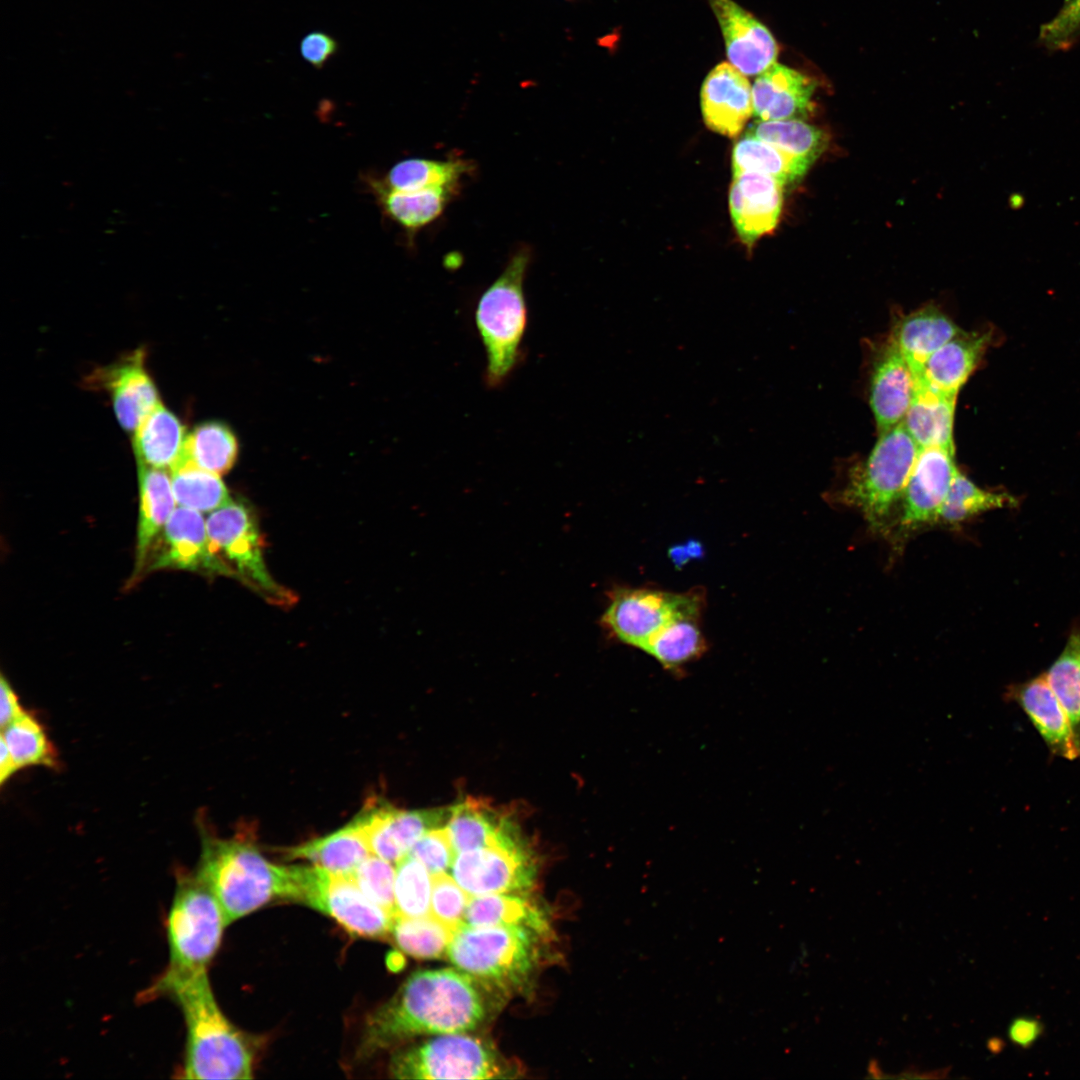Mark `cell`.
Here are the masks:
<instances>
[{"label":"cell","mask_w":1080,"mask_h":1080,"mask_svg":"<svg viewBox=\"0 0 1080 1080\" xmlns=\"http://www.w3.org/2000/svg\"><path fill=\"white\" fill-rule=\"evenodd\" d=\"M171 471L172 489L179 506L212 512L231 501L219 475L179 460Z\"/></svg>","instance_id":"cell-35"},{"label":"cell","mask_w":1080,"mask_h":1080,"mask_svg":"<svg viewBox=\"0 0 1080 1080\" xmlns=\"http://www.w3.org/2000/svg\"><path fill=\"white\" fill-rule=\"evenodd\" d=\"M810 166L808 161L748 134L733 148V174L755 171L772 176L786 185L800 180Z\"/></svg>","instance_id":"cell-33"},{"label":"cell","mask_w":1080,"mask_h":1080,"mask_svg":"<svg viewBox=\"0 0 1080 1080\" xmlns=\"http://www.w3.org/2000/svg\"><path fill=\"white\" fill-rule=\"evenodd\" d=\"M0 724L1 729L19 717L25 710L21 706L18 696L6 678L2 675L0 681Z\"/></svg>","instance_id":"cell-48"},{"label":"cell","mask_w":1080,"mask_h":1080,"mask_svg":"<svg viewBox=\"0 0 1080 1080\" xmlns=\"http://www.w3.org/2000/svg\"><path fill=\"white\" fill-rule=\"evenodd\" d=\"M917 377L890 340L873 369L870 404L879 433L903 422L916 390Z\"/></svg>","instance_id":"cell-21"},{"label":"cell","mask_w":1080,"mask_h":1080,"mask_svg":"<svg viewBox=\"0 0 1080 1080\" xmlns=\"http://www.w3.org/2000/svg\"><path fill=\"white\" fill-rule=\"evenodd\" d=\"M195 873L218 900L228 925L271 901H295L294 865L274 864L240 838L202 830Z\"/></svg>","instance_id":"cell-3"},{"label":"cell","mask_w":1080,"mask_h":1080,"mask_svg":"<svg viewBox=\"0 0 1080 1080\" xmlns=\"http://www.w3.org/2000/svg\"><path fill=\"white\" fill-rule=\"evenodd\" d=\"M956 396L942 393L917 377L916 390L903 425L920 449L954 451L953 420Z\"/></svg>","instance_id":"cell-26"},{"label":"cell","mask_w":1080,"mask_h":1080,"mask_svg":"<svg viewBox=\"0 0 1080 1080\" xmlns=\"http://www.w3.org/2000/svg\"><path fill=\"white\" fill-rule=\"evenodd\" d=\"M186 436L181 421L160 402L135 429L138 465L171 470L183 454Z\"/></svg>","instance_id":"cell-30"},{"label":"cell","mask_w":1080,"mask_h":1080,"mask_svg":"<svg viewBox=\"0 0 1080 1080\" xmlns=\"http://www.w3.org/2000/svg\"><path fill=\"white\" fill-rule=\"evenodd\" d=\"M729 206L741 240L751 246L777 225L783 204V184L772 176L745 171L733 174Z\"/></svg>","instance_id":"cell-18"},{"label":"cell","mask_w":1080,"mask_h":1080,"mask_svg":"<svg viewBox=\"0 0 1080 1080\" xmlns=\"http://www.w3.org/2000/svg\"><path fill=\"white\" fill-rule=\"evenodd\" d=\"M392 864L371 854L349 875L370 900L395 918L396 868Z\"/></svg>","instance_id":"cell-43"},{"label":"cell","mask_w":1080,"mask_h":1080,"mask_svg":"<svg viewBox=\"0 0 1080 1080\" xmlns=\"http://www.w3.org/2000/svg\"><path fill=\"white\" fill-rule=\"evenodd\" d=\"M339 49L338 40L321 30L307 33L299 43L302 59L315 69H322L338 54Z\"/></svg>","instance_id":"cell-47"},{"label":"cell","mask_w":1080,"mask_h":1080,"mask_svg":"<svg viewBox=\"0 0 1080 1080\" xmlns=\"http://www.w3.org/2000/svg\"><path fill=\"white\" fill-rule=\"evenodd\" d=\"M919 451L900 423L880 434L864 463L853 472L842 498L862 513L873 531L890 529Z\"/></svg>","instance_id":"cell-6"},{"label":"cell","mask_w":1080,"mask_h":1080,"mask_svg":"<svg viewBox=\"0 0 1080 1080\" xmlns=\"http://www.w3.org/2000/svg\"><path fill=\"white\" fill-rule=\"evenodd\" d=\"M139 518L137 525L136 575L145 567L157 537L175 510L171 476L166 470L138 465Z\"/></svg>","instance_id":"cell-23"},{"label":"cell","mask_w":1080,"mask_h":1080,"mask_svg":"<svg viewBox=\"0 0 1080 1080\" xmlns=\"http://www.w3.org/2000/svg\"><path fill=\"white\" fill-rule=\"evenodd\" d=\"M174 568L234 575L209 546L206 521L193 509L175 508L162 532V544L149 570Z\"/></svg>","instance_id":"cell-17"},{"label":"cell","mask_w":1080,"mask_h":1080,"mask_svg":"<svg viewBox=\"0 0 1080 1080\" xmlns=\"http://www.w3.org/2000/svg\"><path fill=\"white\" fill-rule=\"evenodd\" d=\"M206 529L211 552L232 563L243 581L273 603L291 601L267 571L256 521L246 505L231 500L212 511Z\"/></svg>","instance_id":"cell-11"},{"label":"cell","mask_w":1080,"mask_h":1080,"mask_svg":"<svg viewBox=\"0 0 1080 1080\" xmlns=\"http://www.w3.org/2000/svg\"><path fill=\"white\" fill-rule=\"evenodd\" d=\"M371 851L358 815L338 830L284 850L287 859H302L341 874H351Z\"/></svg>","instance_id":"cell-24"},{"label":"cell","mask_w":1080,"mask_h":1080,"mask_svg":"<svg viewBox=\"0 0 1080 1080\" xmlns=\"http://www.w3.org/2000/svg\"><path fill=\"white\" fill-rule=\"evenodd\" d=\"M531 259V248L519 247L476 303L474 322L486 354L489 388L502 386L521 360L528 323L524 281Z\"/></svg>","instance_id":"cell-4"},{"label":"cell","mask_w":1080,"mask_h":1080,"mask_svg":"<svg viewBox=\"0 0 1080 1080\" xmlns=\"http://www.w3.org/2000/svg\"><path fill=\"white\" fill-rule=\"evenodd\" d=\"M1063 706L1080 753V631L1070 633L1062 652L1044 672Z\"/></svg>","instance_id":"cell-39"},{"label":"cell","mask_w":1080,"mask_h":1080,"mask_svg":"<svg viewBox=\"0 0 1080 1080\" xmlns=\"http://www.w3.org/2000/svg\"><path fill=\"white\" fill-rule=\"evenodd\" d=\"M1080 36V0H1066L1059 12L1040 27L1039 40L1049 48H1062Z\"/></svg>","instance_id":"cell-46"},{"label":"cell","mask_w":1080,"mask_h":1080,"mask_svg":"<svg viewBox=\"0 0 1080 1080\" xmlns=\"http://www.w3.org/2000/svg\"><path fill=\"white\" fill-rule=\"evenodd\" d=\"M601 626L614 638L644 650L649 640L675 617L702 611V592L671 593L650 588L616 587Z\"/></svg>","instance_id":"cell-10"},{"label":"cell","mask_w":1080,"mask_h":1080,"mask_svg":"<svg viewBox=\"0 0 1080 1080\" xmlns=\"http://www.w3.org/2000/svg\"><path fill=\"white\" fill-rule=\"evenodd\" d=\"M745 134L773 144L811 164L827 144L823 131L801 119L757 120L748 127Z\"/></svg>","instance_id":"cell-40"},{"label":"cell","mask_w":1080,"mask_h":1080,"mask_svg":"<svg viewBox=\"0 0 1080 1080\" xmlns=\"http://www.w3.org/2000/svg\"><path fill=\"white\" fill-rule=\"evenodd\" d=\"M432 877L430 915L455 932L464 924L470 895L446 872Z\"/></svg>","instance_id":"cell-44"},{"label":"cell","mask_w":1080,"mask_h":1080,"mask_svg":"<svg viewBox=\"0 0 1080 1080\" xmlns=\"http://www.w3.org/2000/svg\"><path fill=\"white\" fill-rule=\"evenodd\" d=\"M534 930L521 925H461L447 948L450 961L469 976L501 986L521 984L534 968Z\"/></svg>","instance_id":"cell-7"},{"label":"cell","mask_w":1080,"mask_h":1080,"mask_svg":"<svg viewBox=\"0 0 1080 1080\" xmlns=\"http://www.w3.org/2000/svg\"><path fill=\"white\" fill-rule=\"evenodd\" d=\"M449 814L450 809L401 810L375 799L358 816L371 853L397 863L426 832L447 824Z\"/></svg>","instance_id":"cell-14"},{"label":"cell","mask_w":1080,"mask_h":1080,"mask_svg":"<svg viewBox=\"0 0 1080 1080\" xmlns=\"http://www.w3.org/2000/svg\"><path fill=\"white\" fill-rule=\"evenodd\" d=\"M730 63L716 65L701 88V109L709 129L728 137L737 136L753 114L749 81Z\"/></svg>","instance_id":"cell-19"},{"label":"cell","mask_w":1080,"mask_h":1080,"mask_svg":"<svg viewBox=\"0 0 1080 1080\" xmlns=\"http://www.w3.org/2000/svg\"><path fill=\"white\" fill-rule=\"evenodd\" d=\"M5 742L17 769L29 766L58 767V756L40 721L24 711L1 729Z\"/></svg>","instance_id":"cell-37"},{"label":"cell","mask_w":1080,"mask_h":1080,"mask_svg":"<svg viewBox=\"0 0 1080 1080\" xmlns=\"http://www.w3.org/2000/svg\"><path fill=\"white\" fill-rule=\"evenodd\" d=\"M390 1072L398 1079H502L514 1071L487 1042L454 1033L397 1052Z\"/></svg>","instance_id":"cell-8"},{"label":"cell","mask_w":1080,"mask_h":1080,"mask_svg":"<svg viewBox=\"0 0 1080 1080\" xmlns=\"http://www.w3.org/2000/svg\"><path fill=\"white\" fill-rule=\"evenodd\" d=\"M989 336L986 334H965L954 337L926 361L922 373L918 376L932 388L957 396L976 368L986 347Z\"/></svg>","instance_id":"cell-27"},{"label":"cell","mask_w":1080,"mask_h":1080,"mask_svg":"<svg viewBox=\"0 0 1080 1080\" xmlns=\"http://www.w3.org/2000/svg\"><path fill=\"white\" fill-rule=\"evenodd\" d=\"M702 553V546L697 541H689L686 545L673 546L669 551L670 557L677 567L683 566L690 559L701 557Z\"/></svg>","instance_id":"cell-49"},{"label":"cell","mask_w":1080,"mask_h":1080,"mask_svg":"<svg viewBox=\"0 0 1080 1080\" xmlns=\"http://www.w3.org/2000/svg\"><path fill=\"white\" fill-rule=\"evenodd\" d=\"M446 826L456 854L519 835L517 827L507 816L474 799H467L451 808Z\"/></svg>","instance_id":"cell-28"},{"label":"cell","mask_w":1080,"mask_h":1080,"mask_svg":"<svg viewBox=\"0 0 1080 1080\" xmlns=\"http://www.w3.org/2000/svg\"><path fill=\"white\" fill-rule=\"evenodd\" d=\"M1012 495L984 490L957 470L948 494L939 510L937 523L958 526L984 512L1014 507Z\"/></svg>","instance_id":"cell-36"},{"label":"cell","mask_w":1080,"mask_h":1080,"mask_svg":"<svg viewBox=\"0 0 1080 1080\" xmlns=\"http://www.w3.org/2000/svg\"><path fill=\"white\" fill-rule=\"evenodd\" d=\"M485 1016L483 997L468 974L449 968L418 971L368 1017L360 1056L419 1035L473 1030Z\"/></svg>","instance_id":"cell-1"},{"label":"cell","mask_w":1080,"mask_h":1080,"mask_svg":"<svg viewBox=\"0 0 1080 1080\" xmlns=\"http://www.w3.org/2000/svg\"><path fill=\"white\" fill-rule=\"evenodd\" d=\"M450 871L470 896L526 891L535 878L534 863L520 835L457 853Z\"/></svg>","instance_id":"cell-12"},{"label":"cell","mask_w":1080,"mask_h":1080,"mask_svg":"<svg viewBox=\"0 0 1080 1080\" xmlns=\"http://www.w3.org/2000/svg\"><path fill=\"white\" fill-rule=\"evenodd\" d=\"M17 771H18V769L14 764V761H13V759L11 757V754H10L5 742L1 739V745H0V784L3 786L6 783V781H8Z\"/></svg>","instance_id":"cell-50"},{"label":"cell","mask_w":1080,"mask_h":1080,"mask_svg":"<svg viewBox=\"0 0 1080 1080\" xmlns=\"http://www.w3.org/2000/svg\"><path fill=\"white\" fill-rule=\"evenodd\" d=\"M227 926L218 900L196 873L177 871L175 892L166 920L168 964L148 988H158L207 971Z\"/></svg>","instance_id":"cell-5"},{"label":"cell","mask_w":1080,"mask_h":1080,"mask_svg":"<svg viewBox=\"0 0 1080 1080\" xmlns=\"http://www.w3.org/2000/svg\"><path fill=\"white\" fill-rule=\"evenodd\" d=\"M962 332L940 310L925 307L903 317L895 327L891 341L918 377L929 357Z\"/></svg>","instance_id":"cell-25"},{"label":"cell","mask_w":1080,"mask_h":1080,"mask_svg":"<svg viewBox=\"0 0 1080 1080\" xmlns=\"http://www.w3.org/2000/svg\"><path fill=\"white\" fill-rule=\"evenodd\" d=\"M174 1000L182 1012L186 1043L180 1077L194 1080L251 1079L254 1053L246 1036L220 1009L207 971L147 989L143 999Z\"/></svg>","instance_id":"cell-2"},{"label":"cell","mask_w":1080,"mask_h":1080,"mask_svg":"<svg viewBox=\"0 0 1080 1080\" xmlns=\"http://www.w3.org/2000/svg\"><path fill=\"white\" fill-rule=\"evenodd\" d=\"M700 616V612H693L675 617L649 640L643 651L665 670L681 674L686 664L695 661L707 650V642L699 625Z\"/></svg>","instance_id":"cell-32"},{"label":"cell","mask_w":1080,"mask_h":1080,"mask_svg":"<svg viewBox=\"0 0 1080 1080\" xmlns=\"http://www.w3.org/2000/svg\"><path fill=\"white\" fill-rule=\"evenodd\" d=\"M464 923L470 926L521 925L543 931L545 921L526 900L505 893L472 896Z\"/></svg>","instance_id":"cell-38"},{"label":"cell","mask_w":1080,"mask_h":1080,"mask_svg":"<svg viewBox=\"0 0 1080 1080\" xmlns=\"http://www.w3.org/2000/svg\"><path fill=\"white\" fill-rule=\"evenodd\" d=\"M295 902L336 920L349 932L368 938L391 934L394 917L370 900L349 874L318 866H295Z\"/></svg>","instance_id":"cell-9"},{"label":"cell","mask_w":1080,"mask_h":1080,"mask_svg":"<svg viewBox=\"0 0 1080 1080\" xmlns=\"http://www.w3.org/2000/svg\"><path fill=\"white\" fill-rule=\"evenodd\" d=\"M1003 697L1021 708L1052 756L1080 759L1069 718L1045 673L1009 685Z\"/></svg>","instance_id":"cell-15"},{"label":"cell","mask_w":1080,"mask_h":1080,"mask_svg":"<svg viewBox=\"0 0 1080 1080\" xmlns=\"http://www.w3.org/2000/svg\"><path fill=\"white\" fill-rule=\"evenodd\" d=\"M454 932L432 915L394 918L391 935L398 947L407 954L430 959L440 957L451 942Z\"/></svg>","instance_id":"cell-41"},{"label":"cell","mask_w":1080,"mask_h":1080,"mask_svg":"<svg viewBox=\"0 0 1080 1080\" xmlns=\"http://www.w3.org/2000/svg\"><path fill=\"white\" fill-rule=\"evenodd\" d=\"M472 170V163L461 158H409L397 162L378 181L396 191L445 189L458 193L463 178Z\"/></svg>","instance_id":"cell-31"},{"label":"cell","mask_w":1080,"mask_h":1080,"mask_svg":"<svg viewBox=\"0 0 1080 1080\" xmlns=\"http://www.w3.org/2000/svg\"><path fill=\"white\" fill-rule=\"evenodd\" d=\"M957 470L953 450L937 446L920 449L900 501V534L937 523Z\"/></svg>","instance_id":"cell-13"},{"label":"cell","mask_w":1080,"mask_h":1080,"mask_svg":"<svg viewBox=\"0 0 1080 1080\" xmlns=\"http://www.w3.org/2000/svg\"><path fill=\"white\" fill-rule=\"evenodd\" d=\"M433 877L426 867L406 855L396 863L395 918L430 914Z\"/></svg>","instance_id":"cell-42"},{"label":"cell","mask_w":1080,"mask_h":1080,"mask_svg":"<svg viewBox=\"0 0 1080 1080\" xmlns=\"http://www.w3.org/2000/svg\"><path fill=\"white\" fill-rule=\"evenodd\" d=\"M815 87L806 75L774 63L753 83V114L762 121L801 119L809 111Z\"/></svg>","instance_id":"cell-22"},{"label":"cell","mask_w":1080,"mask_h":1080,"mask_svg":"<svg viewBox=\"0 0 1080 1080\" xmlns=\"http://www.w3.org/2000/svg\"><path fill=\"white\" fill-rule=\"evenodd\" d=\"M238 452V441L230 427L218 421H208L197 425L187 434L179 460L221 476L233 467Z\"/></svg>","instance_id":"cell-34"},{"label":"cell","mask_w":1080,"mask_h":1080,"mask_svg":"<svg viewBox=\"0 0 1080 1080\" xmlns=\"http://www.w3.org/2000/svg\"><path fill=\"white\" fill-rule=\"evenodd\" d=\"M709 3L719 22L731 65L752 76L775 63L778 45L766 26L733 0H709Z\"/></svg>","instance_id":"cell-16"},{"label":"cell","mask_w":1080,"mask_h":1080,"mask_svg":"<svg viewBox=\"0 0 1080 1080\" xmlns=\"http://www.w3.org/2000/svg\"><path fill=\"white\" fill-rule=\"evenodd\" d=\"M144 354L137 350L94 376L111 394L116 417L126 431L135 430L160 403L158 390L144 365Z\"/></svg>","instance_id":"cell-20"},{"label":"cell","mask_w":1080,"mask_h":1080,"mask_svg":"<svg viewBox=\"0 0 1080 1080\" xmlns=\"http://www.w3.org/2000/svg\"><path fill=\"white\" fill-rule=\"evenodd\" d=\"M369 185L384 214L411 237L437 220L457 194L445 189L396 191L377 178L370 179Z\"/></svg>","instance_id":"cell-29"},{"label":"cell","mask_w":1080,"mask_h":1080,"mask_svg":"<svg viewBox=\"0 0 1080 1080\" xmlns=\"http://www.w3.org/2000/svg\"><path fill=\"white\" fill-rule=\"evenodd\" d=\"M407 855L422 863L432 876L445 873L456 856L447 826L426 832Z\"/></svg>","instance_id":"cell-45"}]
</instances>
